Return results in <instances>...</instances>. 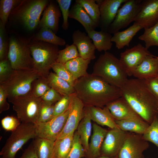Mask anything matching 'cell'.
Listing matches in <instances>:
<instances>
[{"mask_svg":"<svg viewBox=\"0 0 158 158\" xmlns=\"http://www.w3.org/2000/svg\"><path fill=\"white\" fill-rule=\"evenodd\" d=\"M157 78H158V77H157Z\"/></svg>","mask_w":158,"mask_h":158,"instance_id":"cell-55","label":"cell"},{"mask_svg":"<svg viewBox=\"0 0 158 158\" xmlns=\"http://www.w3.org/2000/svg\"><path fill=\"white\" fill-rule=\"evenodd\" d=\"M69 96L70 111L64 128L57 139L74 133L85 115V105L76 93Z\"/></svg>","mask_w":158,"mask_h":158,"instance_id":"cell-13","label":"cell"},{"mask_svg":"<svg viewBox=\"0 0 158 158\" xmlns=\"http://www.w3.org/2000/svg\"><path fill=\"white\" fill-rule=\"evenodd\" d=\"M21 0H1L0 18L1 21L5 26L12 11L20 3Z\"/></svg>","mask_w":158,"mask_h":158,"instance_id":"cell-36","label":"cell"},{"mask_svg":"<svg viewBox=\"0 0 158 158\" xmlns=\"http://www.w3.org/2000/svg\"><path fill=\"white\" fill-rule=\"evenodd\" d=\"M92 128L88 150L93 157L97 158L100 156L102 145L108 131L96 123L93 124Z\"/></svg>","mask_w":158,"mask_h":158,"instance_id":"cell-25","label":"cell"},{"mask_svg":"<svg viewBox=\"0 0 158 158\" xmlns=\"http://www.w3.org/2000/svg\"><path fill=\"white\" fill-rule=\"evenodd\" d=\"M133 76L146 80L158 76V59L152 54L146 57L137 67Z\"/></svg>","mask_w":158,"mask_h":158,"instance_id":"cell-21","label":"cell"},{"mask_svg":"<svg viewBox=\"0 0 158 158\" xmlns=\"http://www.w3.org/2000/svg\"><path fill=\"white\" fill-rule=\"evenodd\" d=\"M54 141L36 137L32 144L38 158H51Z\"/></svg>","mask_w":158,"mask_h":158,"instance_id":"cell-32","label":"cell"},{"mask_svg":"<svg viewBox=\"0 0 158 158\" xmlns=\"http://www.w3.org/2000/svg\"><path fill=\"white\" fill-rule=\"evenodd\" d=\"M29 46L33 59L34 70L40 77L47 78L52 65L56 62L59 50L58 46L34 40L32 38Z\"/></svg>","mask_w":158,"mask_h":158,"instance_id":"cell-4","label":"cell"},{"mask_svg":"<svg viewBox=\"0 0 158 158\" xmlns=\"http://www.w3.org/2000/svg\"><path fill=\"white\" fill-rule=\"evenodd\" d=\"M70 110L69 106L63 113L54 117L49 121L35 124L36 137L55 141L64 128Z\"/></svg>","mask_w":158,"mask_h":158,"instance_id":"cell-11","label":"cell"},{"mask_svg":"<svg viewBox=\"0 0 158 158\" xmlns=\"http://www.w3.org/2000/svg\"><path fill=\"white\" fill-rule=\"evenodd\" d=\"M106 106L109 109L115 120L132 118L142 119L122 97L112 101Z\"/></svg>","mask_w":158,"mask_h":158,"instance_id":"cell-19","label":"cell"},{"mask_svg":"<svg viewBox=\"0 0 158 158\" xmlns=\"http://www.w3.org/2000/svg\"><path fill=\"white\" fill-rule=\"evenodd\" d=\"M142 28L134 22L131 26L124 30L118 31L114 34L111 42L115 43L118 49H121L125 46L129 47V43L136 33Z\"/></svg>","mask_w":158,"mask_h":158,"instance_id":"cell-24","label":"cell"},{"mask_svg":"<svg viewBox=\"0 0 158 158\" xmlns=\"http://www.w3.org/2000/svg\"><path fill=\"white\" fill-rule=\"evenodd\" d=\"M143 33L138 38L143 41L148 49L152 46L158 47V22L152 27L144 28Z\"/></svg>","mask_w":158,"mask_h":158,"instance_id":"cell-34","label":"cell"},{"mask_svg":"<svg viewBox=\"0 0 158 158\" xmlns=\"http://www.w3.org/2000/svg\"><path fill=\"white\" fill-rule=\"evenodd\" d=\"M112 157H110L107 156L102 155L101 156H99L97 158H112ZM116 158H118V156L116 157Z\"/></svg>","mask_w":158,"mask_h":158,"instance_id":"cell-53","label":"cell"},{"mask_svg":"<svg viewBox=\"0 0 158 158\" xmlns=\"http://www.w3.org/2000/svg\"><path fill=\"white\" fill-rule=\"evenodd\" d=\"M11 63L7 59L0 61V83L6 81L13 72Z\"/></svg>","mask_w":158,"mask_h":158,"instance_id":"cell-46","label":"cell"},{"mask_svg":"<svg viewBox=\"0 0 158 158\" xmlns=\"http://www.w3.org/2000/svg\"><path fill=\"white\" fill-rule=\"evenodd\" d=\"M85 115L80 122L77 129V132L79 136L81 144L85 150H88L89 141L90 136L92 125L90 114L85 108Z\"/></svg>","mask_w":158,"mask_h":158,"instance_id":"cell-30","label":"cell"},{"mask_svg":"<svg viewBox=\"0 0 158 158\" xmlns=\"http://www.w3.org/2000/svg\"><path fill=\"white\" fill-rule=\"evenodd\" d=\"M120 89L121 97L150 125L158 115V101L149 89L145 80L128 79Z\"/></svg>","mask_w":158,"mask_h":158,"instance_id":"cell-2","label":"cell"},{"mask_svg":"<svg viewBox=\"0 0 158 158\" xmlns=\"http://www.w3.org/2000/svg\"><path fill=\"white\" fill-rule=\"evenodd\" d=\"M72 37L73 44L76 47L80 57L91 60L95 58L96 49L88 35L78 29L73 32Z\"/></svg>","mask_w":158,"mask_h":158,"instance_id":"cell-18","label":"cell"},{"mask_svg":"<svg viewBox=\"0 0 158 158\" xmlns=\"http://www.w3.org/2000/svg\"><path fill=\"white\" fill-rule=\"evenodd\" d=\"M1 124L2 127L5 130L12 132L18 128L21 123L17 117L8 116L1 120Z\"/></svg>","mask_w":158,"mask_h":158,"instance_id":"cell-45","label":"cell"},{"mask_svg":"<svg viewBox=\"0 0 158 158\" xmlns=\"http://www.w3.org/2000/svg\"><path fill=\"white\" fill-rule=\"evenodd\" d=\"M87 33L92 40L96 49L98 51H107L111 49L113 45L111 41L112 36L108 32L102 30L100 31L93 30Z\"/></svg>","mask_w":158,"mask_h":158,"instance_id":"cell-26","label":"cell"},{"mask_svg":"<svg viewBox=\"0 0 158 158\" xmlns=\"http://www.w3.org/2000/svg\"><path fill=\"white\" fill-rule=\"evenodd\" d=\"M32 39L35 41H42L57 46H64L66 41L63 39L56 35L50 29L47 27H42Z\"/></svg>","mask_w":158,"mask_h":158,"instance_id":"cell-33","label":"cell"},{"mask_svg":"<svg viewBox=\"0 0 158 158\" xmlns=\"http://www.w3.org/2000/svg\"><path fill=\"white\" fill-rule=\"evenodd\" d=\"M91 61L79 57L67 62L65 64L75 81L88 74L87 70Z\"/></svg>","mask_w":158,"mask_h":158,"instance_id":"cell-29","label":"cell"},{"mask_svg":"<svg viewBox=\"0 0 158 158\" xmlns=\"http://www.w3.org/2000/svg\"><path fill=\"white\" fill-rule=\"evenodd\" d=\"M145 80L149 89L158 101V78H152Z\"/></svg>","mask_w":158,"mask_h":158,"instance_id":"cell-50","label":"cell"},{"mask_svg":"<svg viewBox=\"0 0 158 158\" xmlns=\"http://www.w3.org/2000/svg\"><path fill=\"white\" fill-rule=\"evenodd\" d=\"M85 150L76 131L74 133L73 145L67 158H81L84 156Z\"/></svg>","mask_w":158,"mask_h":158,"instance_id":"cell-42","label":"cell"},{"mask_svg":"<svg viewBox=\"0 0 158 158\" xmlns=\"http://www.w3.org/2000/svg\"><path fill=\"white\" fill-rule=\"evenodd\" d=\"M75 2L83 7L93 21L99 26L100 12L99 5L96 3V0H76Z\"/></svg>","mask_w":158,"mask_h":158,"instance_id":"cell-35","label":"cell"},{"mask_svg":"<svg viewBox=\"0 0 158 158\" xmlns=\"http://www.w3.org/2000/svg\"><path fill=\"white\" fill-rule=\"evenodd\" d=\"M8 98L7 92L4 87L0 85V113L8 110L10 105L7 101Z\"/></svg>","mask_w":158,"mask_h":158,"instance_id":"cell-49","label":"cell"},{"mask_svg":"<svg viewBox=\"0 0 158 158\" xmlns=\"http://www.w3.org/2000/svg\"><path fill=\"white\" fill-rule=\"evenodd\" d=\"M156 57L157 59H158V56H156Z\"/></svg>","mask_w":158,"mask_h":158,"instance_id":"cell-54","label":"cell"},{"mask_svg":"<svg viewBox=\"0 0 158 158\" xmlns=\"http://www.w3.org/2000/svg\"><path fill=\"white\" fill-rule=\"evenodd\" d=\"M69 18L74 19L80 22L87 33L90 31L95 30L98 26L83 7L75 2L70 10Z\"/></svg>","mask_w":158,"mask_h":158,"instance_id":"cell-23","label":"cell"},{"mask_svg":"<svg viewBox=\"0 0 158 158\" xmlns=\"http://www.w3.org/2000/svg\"><path fill=\"white\" fill-rule=\"evenodd\" d=\"M92 74L120 88L128 79L119 59L107 51L100 55L95 62Z\"/></svg>","mask_w":158,"mask_h":158,"instance_id":"cell-3","label":"cell"},{"mask_svg":"<svg viewBox=\"0 0 158 158\" xmlns=\"http://www.w3.org/2000/svg\"><path fill=\"white\" fill-rule=\"evenodd\" d=\"M9 45L6 38L5 26L0 21V61L7 59Z\"/></svg>","mask_w":158,"mask_h":158,"instance_id":"cell-43","label":"cell"},{"mask_svg":"<svg viewBox=\"0 0 158 158\" xmlns=\"http://www.w3.org/2000/svg\"><path fill=\"white\" fill-rule=\"evenodd\" d=\"M22 22L27 28L29 30H31L37 27L39 25L40 21L29 18L23 20Z\"/></svg>","mask_w":158,"mask_h":158,"instance_id":"cell-52","label":"cell"},{"mask_svg":"<svg viewBox=\"0 0 158 158\" xmlns=\"http://www.w3.org/2000/svg\"><path fill=\"white\" fill-rule=\"evenodd\" d=\"M61 15L59 6L55 1H51L44 11L39 25L41 28L50 29L55 33L59 29V18Z\"/></svg>","mask_w":158,"mask_h":158,"instance_id":"cell-20","label":"cell"},{"mask_svg":"<svg viewBox=\"0 0 158 158\" xmlns=\"http://www.w3.org/2000/svg\"><path fill=\"white\" fill-rule=\"evenodd\" d=\"M134 22L142 28H149L158 22V0H142L141 8Z\"/></svg>","mask_w":158,"mask_h":158,"instance_id":"cell-16","label":"cell"},{"mask_svg":"<svg viewBox=\"0 0 158 158\" xmlns=\"http://www.w3.org/2000/svg\"><path fill=\"white\" fill-rule=\"evenodd\" d=\"M89 112L91 120L97 124L106 126L111 129H120L108 108H100L93 106H85Z\"/></svg>","mask_w":158,"mask_h":158,"instance_id":"cell-22","label":"cell"},{"mask_svg":"<svg viewBox=\"0 0 158 158\" xmlns=\"http://www.w3.org/2000/svg\"><path fill=\"white\" fill-rule=\"evenodd\" d=\"M31 39L32 37L26 39L12 36L9 39L7 58L14 70H34L33 59L29 46Z\"/></svg>","mask_w":158,"mask_h":158,"instance_id":"cell-5","label":"cell"},{"mask_svg":"<svg viewBox=\"0 0 158 158\" xmlns=\"http://www.w3.org/2000/svg\"><path fill=\"white\" fill-rule=\"evenodd\" d=\"M119 128L125 131L142 135L150 124L142 119L132 118L115 120Z\"/></svg>","mask_w":158,"mask_h":158,"instance_id":"cell-28","label":"cell"},{"mask_svg":"<svg viewBox=\"0 0 158 158\" xmlns=\"http://www.w3.org/2000/svg\"><path fill=\"white\" fill-rule=\"evenodd\" d=\"M13 105V108L20 122H37L38 112L42 101L41 98L34 96L31 92L26 95L8 99Z\"/></svg>","mask_w":158,"mask_h":158,"instance_id":"cell-8","label":"cell"},{"mask_svg":"<svg viewBox=\"0 0 158 158\" xmlns=\"http://www.w3.org/2000/svg\"><path fill=\"white\" fill-rule=\"evenodd\" d=\"M51 88L47 78L40 77L33 82L31 92L35 97L41 98Z\"/></svg>","mask_w":158,"mask_h":158,"instance_id":"cell-39","label":"cell"},{"mask_svg":"<svg viewBox=\"0 0 158 158\" xmlns=\"http://www.w3.org/2000/svg\"><path fill=\"white\" fill-rule=\"evenodd\" d=\"M62 12L63 22L62 27L65 30H68L69 23L68 18H69V8L72 1L71 0H56Z\"/></svg>","mask_w":158,"mask_h":158,"instance_id":"cell-44","label":"cell"},{"mask_svg":"<svg viewBox=\"0 0 158 158\" xmlns=\"http://www.w3.org/2000/svg\"><path fill=\"white\" fill-rule=\"evenodd\" d=\"M149 147L148 142L143 138L142 135L128 132L118 158H144L143 152Z\"/></svg>","mask_w":158,"mask_h":158,"instance_id":"cell-12","label":"cell"},{"mask_svg":"<svg viewBox=\"0 0 158 158\" xmlns=\"http://www.w3.org/2000/svg\"><path fill=\"white\" fill-rule=\"evenodd\" d=\"M36 137L35 124L21 123L7 140L0 152L1 158H16L17 153L23 146Z\"/></svg>","mask_w":158,"mask_h":158,"instance_id":"cell-7","label":"cell"},{"mask_svg":"<svg viewBox=\"0 0 158 158\" xmlns=\"http://www.w3.org/2000/svg\"><path fill=\"white\" fill-rule=\"evenodd\" d=\"M74 133L54 141L51 158H68L73 145Z\"/></svg>","mask_w":158,"mask_h":158,"instance_id":"cell-27","label":"cell"},{"mask_svg":"<svg viewBox=\"0 0 158 158\" xmlns=\"http://www.w3.org/2000/svg\"><path fill=\"white\" fill-rule=\"evenodd\" d=\"M73 87L75 92L85 106L100 108L121 97L120 89L92 74L76 80Z\"/></svg>","mask_w":158,"mask_h":158,"instance_id":"cell-1","label":"cell"},{"mask_svg":"<svg viewBox=\"0 0 158 158\" xmlns=\"http://www.w3.org/2000/svg\"><path fill=\"white\" fill-rule=\"evenodd\" d=\"M79 57L80 56L76 47L73 44H66L65 48L59 50L56 62L65 64Z\"/></svg>","mask_w":158,"mask_h":158,"instance_id":"cell-37","label":"cell"},{"mask_svg":"<svg viewBox=\"0 0 158 158\" xmlns=\"http://www.w3.org/2000/svg\"><path fill=\"white\" fill-rule=\"evenodd\" d=\"M47 79L51 88L56 90L63 96H69L75 92L73 86L58 77L54 73L50 72Z\"/></svg>","mask_w":158,"mask_h":158,"instance_id":"cell-31","label":"cell"},{"mask_svg":"<svg viewBox=\"0 0 158 158\" xmlns=\"http://www.w3.org/2000/svg\"><path fill=\"white\" fill-rule=\"evenodd\" d=\"M126 0H96L100 12L99 25L101 30L107 31L114 21L119 7Z\"/></svg>","mask_w":158,"mask_h":158,"instance_id":"cell-17","label":"cell"},{"mask_svg":"<svg viewBox=\"0 0 158 158\" xmlns=\"http://www.w3.org/2000/svg\"><path fill=\"white\" fill-rule=\"evenodd\" d=\"M20 158H38L32 143L25 150Z\"/></svg>","mask_w":158,"mask_h":158,"instance_id":"cell-51","label":"cell"},{"mask_svg":"<svg viewBox=\"0 0 158 158\" xmlns=\"http://www.w3.org/2000/svg\"><path fill=\"white\" fill-rule=\"evenodd\" d=\"M142 0H126L117 12L114 21L107 31L114 34L127 27L132 22L140 10Z\"/></svg>","mask_w":158,"mask_h":158,"instance_id":"cell-9","label":"cell"},{"mask_svg":"<svg viewBox=\"0 0 158 158\" xmlns=\"http://www.w3.org/2000/svg\"><path fill=\"white\" fill-rule=\"evenodd\" d=\"M63 96L54 89L51 88L41 97L44 101L55 104Z\"/></svg>","mask_w":158,"mask_h":158,"instance_id":"cell-48","label":"cell"},{"mask_svg":"<svg viewBox=\"0 0 158 158\" xmlns=\"http://www.w3.org/2000/svg\"><path fill=\"white\" fill-rule=\"evenodd\" d=\"M128 132L120 129H112L108 131L101 149L102 155L110 157L118 156L123 146Z\"/></svg>","mask_w":158,"mask_h":158,"instance_id":"cell-15","label":"cell"},{"mask_svg":"<svg viewBox=\"0 0 158 158\" xmlns=\"http://www.w3.org/2000/svg\"><path fill=\"white\" fill-rule=\"evenodd\" d=\"M70 103V96H63L54 104V116H58L63 113L69 108Z\"/></svg>","mask_w":158,"mask_h":158,"instance_id":"cell-47","label":"cell"},{"mask_svg":"<svg viewBox=\"0 0 158 158\" xmlns=\"http://www.w3.org/2000/svg\"><path fill=\"white\" fill-rule=\"evenodd\" d=\"M54 104L42 100L39 109L37 123L45 122L54 117Z\"/></svg>","mask_w":158,"mask_h":158,"instance_id":"cell-38","label":"cell"},{"mask_svg":"<svg viewBox=\"0 0 158 158\" xmlns=\"http://www.w3.org/2000/svg\"><path fill=\"white\" fill-rule=\"evenodd\" d=\"M40 76L34 70H14L10 77L0 83L6 90L8 99L30 93L33 81Z\"/></svg>","mask_w":158,"mask_h":158,"instance_id":"cell-6","label":"cell"},{"mask_svg":"<svg viewBox=\"0 0 158 158\" xmlns=\"http://www.w3.org/2000/svg\"><path fill=\"white\" fill-rule=\"evenodd\" d=\"M148 49L139 43L121 53L119 59L128 76H133L136 69L144 59L152 54Z\"/></svg>","mask_w":158,"mask_h":158,"instance_id":"cell-14","label":"cell"},{"mask_svg":"<svg viewBox=\"0 0 158 158\" xmlns=\"http://www.w3.org/2000/svg\"><path fill=\"white\" fill-rule=\"evenodd\" d=\"M51 69L58 77L73 86L75 81L64 63L56 62L53 64Z\"/></svg>","mask_w":158,"mask_h":158,"instance_id":"cell-41","label":"cell"},{"mask_svg":"<svg viewBox=\"0 0 158 158\" xmlns=\"http://www.w3.org/2000/svg\"><path fill=\"white\" fill-rule=\"evenodd\" d=\"M142 137L145 140L154 144L158 150V115L155 117L142 134Z\"/></svg>","mask_w":158,"mask_h":158,"instance_id":"cell-40","label":"cell"},{"mask_svg":"<svg viewBox=\"0 0 158 158\" xmlns=\"http://www.w3.org/2000/svg\"><path fill=\"white\" fill-rule=\"evenodd\" d=\"M49 2L47 0H22L12 11L9 16L22 22L29 18L40 21L42 11Z\"/></svg>","mask_w":158,"mask_h":158,"instance_id":"cell-10","label":"cell"}]
</instances>
